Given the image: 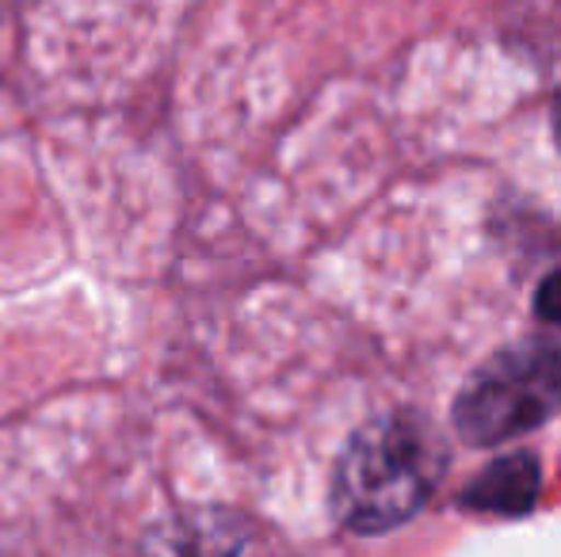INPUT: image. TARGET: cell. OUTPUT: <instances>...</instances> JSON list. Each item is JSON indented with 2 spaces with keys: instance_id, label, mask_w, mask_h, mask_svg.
<instances>
[{
  "instance_id": "obj_4",
  "label": "cell",
  "mask_w": 561,
  "mask_h": 557,
  "mask_svg": "<svg viewBox=\"0 0 561 557\" xmlns=\"http://www.w3.org/2000/svg\"><path fill=\"white\" fill-rule=\"evenodd\" d=\"M535 497H539V462H535V454L516 451L489 462L462 492V504L478 508V512L519 515L535 504Z\"/></svg>"
},
{
  "instance_id": "obj_5",
  "label": "cell",
  "mask_w": 561,
  "mask_h": 557,
  "mask_svg": "<svg viewBox=\"0 0 561 557\" xmlns=\"http://www.w3.org/2000/svg\"><path fill=\"white\" fill-rule=\"evenodd\" d=\"M535 305H539L542 317L554 321V325L561 328V271L547 276V282L539 287V294H535Z\"/></svg>"
},
{
  "instance_id": "obj_2",
  "label": "cell",
  "mask_w": 561,
  "mask_h": 557,
  "mask_svg": "<svg viewBox=\"0 0 561 557\" xmlns=\"http://www.w3.org/2000/svg\"><path fill=\"white\" fill-rule=\"evenodd\" d=\"M561 409V348L512 344L473 371L455 402V431L473 446H493L547 423Z\"/></svg>"
},
{
  "instance_id": "obj_6",
  "label": "cell",
  "mask_w": 561,
  "mask_h": 557,
  "mask_svg": "<svg viewBox=\"0 0 561 557\" xmlns=\"http://www.w3.org/2000/svg\"><path fill=\"white\" fill-rule=\"evenodd\" d=\"M554 130H558V146H561V92H558V100H554Z\"/></svg>"
},
{
  "instance_id": "obj_3",
  "label": "cell",
  "mask_w": 561,
  "mask_h": 557,
  "mask_svg": "<svg viewBox=\"0 0 561 557\" xmlns=\"http://www.w3.org/2000/svg\"><path fill=\"white\" fill-rule=\"evenodd\" d=\"M249 538V527L226 508H195L157 523L141 538L138 557H237Z\"/></svg>"
},
{
  "instance_id": "obj_1",
  "label": "cell",
  "mask_w": 561,
  "mask_h": 557,
  "mask_svg": "<svg viewBox=\"0 0 561 557\" xmlns=\"http://www.w3.org/2000/svg\"><path fill=\"white\" fill-rule=\"evenodd\" d=\"M447 446L421 417L390 413L370 420L336 462L333 508L344 527L382 535L413 520L444 477Z\"/></svg>"
}]
</instances>
